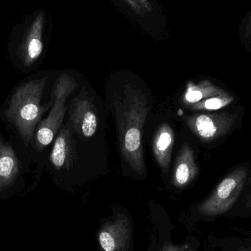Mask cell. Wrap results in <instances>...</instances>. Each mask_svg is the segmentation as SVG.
<instances>
[{"instance_id":"1","label":"cell","mask_w":251,"mask_h":251,"mask_svg":"<svg viewBox=\"0 0 251 251\" xmlns=\"http://www.w3.org/2000/svg\"><path fill=\"white\" fill-rule=\"evenodd\" d=\"M121 153L131 169L146 174L143 156V131L150 110L149 100L141 90L125 82L113 100Z\"/></svg>"},{"instance_id":"2","label":"cell","mask_w":251,"mask_h":251,"mask_svg":"<svg viewBox=\"0 0 251 251\" xmlns=\"http://www.w3.org/2000/svg\"><path fill=\"white\" fill-rule=\"evenodd\" d=\"M47 80V77L32 79L19 87L5 112L26 146L30 143L37 125L48 109V106L41 103Z\"/></svg>"},{"instance_id":"3","label":"cell","mask_w":251,"mask_h":251,"mask_svg":"<svg viewBox=\"0 0 251 251\" xmlns=\"http://www.w3.org/2000/svg\"><path fill=\"white\" fill-rule=\"evenodd\" d=\"M138 32L154 40L170 36L166 0H109Z\"/></svg>"},{"instance_id":"4","label":"cell","mask_w":251,"mask_h":251,"mask_svg":"<svg viewBox=\"0 0 251 251\" xmlns=\"http://www.w3.org/2000/svg\"><path fill=\"white\" fill-rule=\"evenodd\" d=\"M248 178V171L239 168L227 176L217 186L209 197L195 209V221L212 222L218 218H228L243 196Z\"/></svg>"},{"instance_id":"5","label":"cell","mask_w":251,"mask_h":251,"mask_svg":"<svg viewBox=\"0 0 251 251\" xmlns=\"http://www.w3.org/2000/svg\"><path fill=\"white\" fill-rule=\"evenodd\" d=\"M47 16L44 10H37L13 28V36L18 40L17 56L22 64L30 67L44 51Z\"/></svg>"},{"instance_id":"6","label":"cell","mask_w":251,"mask_h":251,"mask_svg":"<svg viewBox=\"0 0 251 251\" xmlns=\"http://www.w3.org/2000/svg\"><path fill=\"white\" fill-rule=\"evenodd\" d=\"M76 88L77 82L70 75L63 74L57 78L54 84V101L52 108L48 117L41 122L37 130L38 149H44L54 140L66 114L68 98Z\"/></svg>"},{"instance_id":"7","label":"cell","mask_w":251,"mask_h":251,"mask_svg":"<svg viewBox=\"0 0 251 251\" xmlns=\"http://www.w3.org/2000/svg\"><path fill=\"white\" fill-rule=\"evenodd\" d=\"M184 120L199 138L209 142L228 133L235 124L236 117L230 113H201L187 116Z\"/></svg>"},{"instance_id":"8","label":"cell","mask_w":251,"mask_h":251,"mask_svg":"<svg viewBox=\"0 0 251 251\" xmlns=\"http://www.w3.org/2000/svg\"><path fill=\"white\" fill-rule=\"evenodd\" d=\"M132 227L129 218L119 214L113 221L105 223L98 232L101 251H127L131 246Z\"/></svg>"},{"instance_id":"9","label":"cell","mask_w":251,"mask_h":251,"mask_svg":"<svg viewBox=\"0 0 251 251\" xmlns=\"http://www.w3.org/2000/svg\"><path fill=\"white\" fill-rule=\"evenodd\" d=\"M70 116L76 132L83 137H93L98 127L97 110L85 90L72 100Z\"/></svg>"},{"instance_id":"10","label":"cell","mask_w":251,"mask_h":251,"mask_svg":"<svg viewBox=\"0 0 251 251\" xmlns=\"http://www.w3.org/2000/svg\"><path fill=\"white\" fill-rule=\"evenodd\" d=\"M198 173L199 168L194 152L188 144L184 143L176 160L172 175L173 185L178 188L187 187L196 178Z\"/></svg>"},{"instance_id":"11","label":"cell","mask_w":251,"mask_h":251,"mask_svg":"<svg viewBox=\"0 0 251 251\" xmlns=\"http://www.w3.org/2000/svg\"><path fill=\"white\" fill-rule=\"evenodd\" d=\"M209 244L212 251H251V233L232 227L231 232L211 234Z\"/></svg>"},{"instance_id":"12","label":"cell","mask_w":251,"mask_h":251,"mask_svg":"<svg viewBox=\"0 0 251 251\" xmlns=\"http://www.w3.org/2000/svg\"><path fill=\"white\" fill-rule=\"evenodd\" d=\"M174 145V132L171 126L162 124L156 130L153 137V155L164 173L168 172L171 164Z\"/></svg>"},{"instance_id":"13","label":"cell","mask_w":251,"mask_h":251,"mask_svg":"<svg viewBox=\"0 0 251 251\" xmlns=\"http://www.w3.org/2000/svg\"><path fill=\"white\" fill-rule=\"evenodd\" d=\"M75 141L68 128H63L56 138L50 155V160L56 169H69L75 156Z\"/></svg>"},{"instance_id":"14","label":"cell","mask_w":251,"mask_h":251,"mask_svg":"<svg viewBox=\"0 0 251 251\" xmlns=\"http://www.w3.org/2000/svg\"><path fill=\"white\" fill-rule=\"evenodd\" d=\"M19 168V159L13 149L0 140V190L14 182Z\"/></svg>"},{"instance_id":"15","label":"cell","mask_w":251,"mask_h":251,"mask_svg":"<svg viewBox=\"0 0 251 251\" xmlns=\"http://www.w3.org/2000/svg\"><path fill=\"white\" fill-rule=\"evenodd\" d=\"M226 94H227L226 91L216 86L208 79H204L198 84L190 82L187 84L185 93L182 97V101L189 107L206 99Z\"/></svg>"},{"instance_id":"16","label":"cell","mask_w":251,"mask_h":251,"mask_svg":"<svg viewBox=\"0 0 251 251\" xmlns=\"http://www.w3.org/2000/svg\"><path fill=\"white\" fill-rule=\"evenodd\" d=\"M233 101H234V98L232 96L227 93L224 95L215 96V97L202 100L196 104L189 106L188 107L193 110L212 111V110H220L231 104Z\"/></svg>"},{"instance_id":"17","label":"cell","mask_w":251,"mask_h":251,"mask_svg":"<svg viewBox=\"0 0 251 251\" xmlns=\"http://www.w3.org/2000/svg\"><path fill=\"white\" fill-rule=\"evenodd\" d=\"M228 218H251V191L246 195L243 201H239Z\"/></svg>"},{"instance_id":"18","label":"cell","mask_w":251,"mask_h":251,"mask_svg":"<svg viewBox=\"0 0 251 251\" xmlns=\"http://www.w3.org/2000/svg\"><path fill=\"white\" fill-rule=\"evenodd\" d=\"M199 242L197 239H189L182 244L166 243L159 251H199Z\"/></svg>"}]
</instances>
